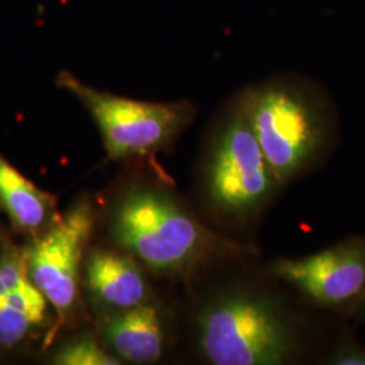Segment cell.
<instances>
[{"label":"cell","mask_w":365,"mask_h":365,"mask_svg":"<svg viewBox=\"0 0 365 365\" xmlns=\"http://www.w3.org/2000/svg\"><path fill=\"white\" fill-rule=\"evenodd\" d=\"M96 222L91 199L81 197L25 247L27 274L57 314L46 345L80 304L83 269Z\"/></svg>","instance_id":"obj_6"},{"label":"cell","mask_w":365,"mask_h":365,"mask_svg":"<svg viewBox=\"0 0 365 365\" xmlns=\"http://www.w3.org/2000/svg\"><path fill=\"white\" fill-rule=\"evenodd\" d=\"M330 364L365 365V348L352 339H344L331 353Z\"/></svg>","instance_id":"obj_13"},{"label":"cell","mask_w":365,"mask_h":365,"mask_svg":"<svg viewBox=\"0 0 365 365\" xmlns=\"http://www.w3.org/2000/svg\"><path fill=\"white\" fill-rule=\"evenodd\" d=\"M56 365H119L122 361L90 334L66 342L51 359Z\"/></svg>","instance_id":"obj_12"},{"label":"cell","mask_w":365,"mask_h":365,"mask_svg":"<svg viewBox=\"0 0 365 365\" xmlns=\"http://www.w3.org/2000/svg\"><path fill=\"white\" fill-rule=\"evenodd\" d=\"M283 187L249 120L242 93L215 120L199 165V194L210 220L241 229L259 220Z\"/></svg>","instance_id":"obj_3"},{"label":"cell","mask_w":365,"mask_h":365,"mask_svg":"<svg viewBox=\"0 0 365 365\" xmlns=\"http://www.w3.org/2000/svg\"><path fill=\"white\" fill-rule=\"evenodd\" d=\"M242 93L262 153L282 187L324 163L336 120L324 92L295 78L268 80Z\"/></svg>","instance_id":"obj_4"},{"label":"cell","mask_w":365,"mask_h":365,"mask_svg":"<svg viewBox=\"0 0 365 365\" xmlns=\"http://www.w3.org/2000/svg\"><path fill=\"white\" fill-rule=\"evenodd\" d=\"M357 314H360V315H361V317H363V319H364L365 321V302L364 303H363V306H361V309H360V310H359V313Z\"/></svg>","instance_id":"obj_14"},{"label":"cell","mask_w":365,"mask_h":365,"mask_svg":"<svg viewBox=\"0 0 365 365\" xmlns=\"http://www.w3.org/2000/svg\"><path fill=\"white\" fill-rule=\"evenodd\" d=\"M99 339L122 363L153 364L165 352L167 315L152 298L129 310L101 317Z\"/></svg>","instance_id":"obj_10"},{"label":"cell","mask_w":365,"mask_h":365,"mask_svg":"<svg viewBox=\"0 0 365 365\" xmlns=\"http://www.w3.org/2000/svg\"><path fill=\"white\" fill-rule=\"evenodd\" d=\"M146 272L120 249H91L84 261L83 287L101 317L120 313L153 298Z\"/></svg>","instance_id":"obj_9"},{"label":"cell","mask_w":365,"mask_h":365,"mask_svg":"<svg viewBox=\"0 0 365 365\" xmlns=\"http://www.w3.org/2000/svg\"><path fill=\"white\" fill-rule=\"evenodd\" d=\"M107 233L148 272L192 280L207 271L257 255L252 245L211 229L168 187L135 182L113 203Z\"/></svg>","instance_id":"obj_1"},{"label":"cell","mask_w":365,"mask_h":365,"mask_svg":"<svg viewBox=\"0 0 365 365\" xmlns=\"http://www.w3.org/2000/svg\"><path fill=\"white\" fill-rule=\"evenodd\" d=\"M49 302L30 280L25 247L0 245V351L33 337L48 319Z\"/></svg>","instance_id":"obj_8"},{"label":"cell","mask_w":365,"mask_h":365,"mask_svg":"<svg viewBox=\"0 0 365 365\" xmlns=\"http://www.w3.org/2000/svg\"><path fill=\"white\" fill-rule=\"evenodd\" d=\"M57 86L76 96L101 131L107 156L114 161L170 150L197 114L195 103L145 102L95 90L63 71Z\"/></svg>","instance_id":"obj_5"},{"label":"cell","mask_w":365,"mask_h":365,"mask_svg":"<svg viewBox=\"0 0 365 365\" xmlns=\"http://www.w3.org/2000/svg\"><path fill=\"white\" fill-rule=\"evenodd\" d=\"M0 209L14 229L31 240L60 215L56 197L38 188L0 153Z\"/></svg>","instance_id":"obj_11"},{"label":"cell","mask_w":365,"mask_h":365,"mask_svg":"<svg viewBox=\"0 0 365 365\" xmlns=\"http://www.w3.org/2000/svg\"><path fill=\"white\" fill-rule=\"evenodd\" d=\"M194 337L212 365H283L300 351L292 314L268 291L250 286L210 295L194 315Z\"/></svg>","instance_id":"obj_2"},{"label":"cell","mask_w":365,"mask_h":365,"mask_svg":"<svg viewBox=\"0 0 365 365\" xmlns=\"http://www.w3.org/2000/svg\"><path fill=\"white\" fill-rule=\"evenodd\" d=\"M269 271L314 306L353 317L365 302V237L352 235L300 259H276Z\"/></svg>","instance_id":"obj_7"}]
</instances>
